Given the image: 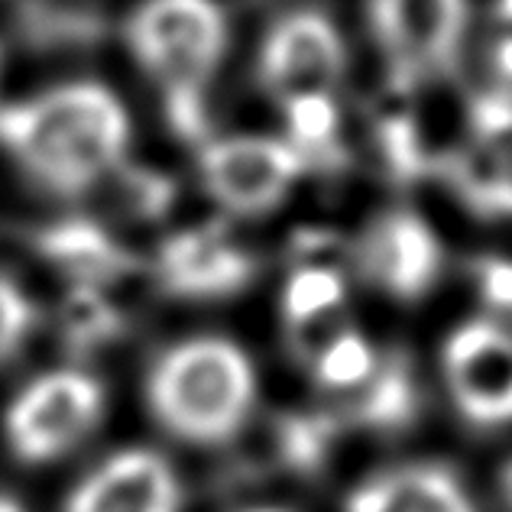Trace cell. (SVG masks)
Wrapping results in <instances>:
<instances>
[{
  "instance_id": "cell-1",
  "label": "cell",
  "mask_w": 512,
  "mask_h": 512,
  "mask_svg": "<svg viewBox=\"0 0 512 512\" xmlns=\"http://www.w3.org/2000/svg\"><path fill=\"white\" fill-rule=\"evenodd\" d=\"M130 117L104 85L72 82L0 107V146L49 188L75 198L124 163Z\"/></svg>"
},
{
  "instance_id": "cell-2",
  "label": "cell",
  "mask_w": 512,
  "mask_h": 512,
  "mask_svg": "<svg viewBox=\"0 0 512 512\" xmlns=\"http://www.w3.org/2000/svg\"><path fill=\"white\" fill-rule=\"evenodd\" d=\"M253 399V363L224 338L175 344L156 357L146 376V402L159 428L201 448L231 441L250 419Z\"/></svg>"
},
{
  "instance_id": "cell-3",
  "label": "cell",
  "mask_w": 512,
  "mask_h": 512,
  "mask_svg": "<svg viewBox=\"0 0 512 512\" xmlns=\"http://www.w3.org/2000/svg\"><path fill=\"white\" fill-rule=\"evenodd\" d=\"M133 56L163 91L182 140H205V91L227 49V17L214 0H143L127 20Z\"/></svg>"
},
{
  "instance_id": "cell-4",
  "label": "cell",
  "mask_w": 512,
  "mask_h": 512,
  "mask_svg": "<svg viewBox=\"0 0 512 512\" xmlns=\"http://www.w3.org/2000/svg\"><path fill=\"white\" fill-rule=\"evenodd\" d=\"M104 415V389L85 370H49L13 396L4 435L23 464H52L75 451Z\"/></svg>"
},
{
  "instance_id": "cell-5",
  "label": "cell",
  "mask_w": 512,
  "mask_h": 512,
  "mask_svg": "<svg viewBox=\"0 0 512 512\" xmlns=\"http://www.w3.org/2000/svg\"><path fill=\"white\" fill-rule=\"evenodd\" d=\"M370 23L389 72L412 88L454 65L467 30V0H373Z\"/></svg>"
},
{
  "instance_id": "cell-6",
  "label": "cell",
  "mask_w": 512,
  "mask_h": 512,
  "mask_svg": "<svg viewBox=\"0 0 512 512\" xmlns=\"http://www.w3.org/2000/svg\"><path fill=\"white\" fill-rule=\"evenodd\" d=\"M201 182L221 208L234 214H263L276 208L305 169L289 140L224 137L201 146Z\"/></svg>"
},
{
  "instance_id": "cell-7",
  "label": "cell",
  "mask_w": 512,
  "mask_h": 512,
  "mask_svg": "<svg viewBox=\"0 0 512 512\" xmlns=\"http://www.w3.org/2000/svg\"><path fill=\"white\" fill-rule=\"evenodd\" d=\"M344 69L347 52L341 33L325 13H289L263 39L260 78L282 107L302 98H334Z\"/></svg>"
},
{
  "instance_id": "cell-8",
  "label": "cell",
  "mask_w": 512,
  "mask_h": 512,
  "mask_svg": "<svg viewBox=\"0 0 512 512\" xmlns=\"http://www.w3.org/2000/svg\"><path fill=\"white\" fill-rule=\"evenodd\" d=\"M444 380L470 425L512 422V334L490 321H467L444 344Z\"/></svg>"
},
{
  "instance_id": "cell-9",
  "label": "cell",
  "mask_w": 512,
  "mask_h": 512,
  "mask_svg": "<svg viewBox=\"0 0 512 512\" xmlns=\"http://www.w3.org/2000/svg\"><path fill=\"white\" fill-rule=\"evenodd\" d=\"M444 172L467 205L483 214H512V98L490 91L470 107V137Z\"/></svg>"
},
{
  "instance_id": "cell-10",
  "label": "cell",
  "mask_w": 512,
  "mask_h": 512,
  "mask_svg": "<svg viewBox=\"0 0 512 512\" xmlns=\"http://www.w3.org/2000/svg\"><path fill=\"white\" fill-rule=\"evenodd\" d=\"M182 483L163 454L127 448L88 470L62 512H179Z\"/></svg>"
},
{
  "instance_id": "cell-11",
  "label": "cell",
  "mask_w": 512,
  "mask_h": 512,
  "mask_svg": "<svg viewBox=\"0 0 512 512\" xmlns=\"http://www.w3.org/2000/svg\"><path fill=\"white\" fill-rule=\"evenodd\" d=\"M363 276L396 299H419L431 289L441 269V247L431 227L412 214H386L357 247Z\"/></svg>"
},
{
  "instance_id": "cell-12",
  "label": "cell",
  "mask_w": 512,
  "mask_h": 512,
  "mask_svg": "<svg viewBox=\"0 0 512 512\" xmlns=\"http://www.w3.org/2000/svg\"><path fill=\"white\" fill-rule=\"evenodd\" d=\"M250 276L253 260L214 224L175 234L159 250V279L182 299H221L244 289Z\"/></svg>"
},
{
  "instance_id": "cell-13",
  "label": "cell",
  "mask_w": 512,
  "mask_h": 512,
  "mask_svg": "<svg viewBox=\"0 0 512 512\" xmlns=\"http://www.w3.org/2000/svg\"><path fill=\"white\" fill-rule=\"evenodd\" d=\"M344 512H474V506L448 467L406 464L363 480Z\"/></svg>"
},
{
  "instance_id": "cell-14",
  "label": "cell",
  "mask_w": 512,
  "mask_h": 512,
  "mask_svg": "<svg viewBox=\"0 0 512 512\" xmlns=\"http://www.w3.org/2000/svg\"><path fill=\"white\" fill-rule=\"evenodd\" d=\"M36 250L65 276H72V286L104 289L107 282L124 279L130 269H137L127 247H120L101 224L85 218L59 221L39 231Z\"/></svg>"
},
{
  "instance_id": "cell-15",
  "label": "cell",
  "mask_w": 512,
  "mask_h": 512,
  "mask_svg": "<svg viewBox=\"0 0 512 512\" xmlns=\"http://www.w3.org/2000/svg\"><path fill=\"white\" fill-rule=\"evenodd\" d=\"M357 399V419L373 428H402L415 415V383L406 363H376Z\"/></svg>"
},
{
  "instance_id": "cell-16",
  "label": "cell",
  "mask_w": 512,
  "mask_h": 512,
  "mask_svg": "<svg viewBox=\"0 0 512 512\" xmlns=\"http://www.w3.org/2000/svg\"><path fill=\"white\" fill-rule=\"evenodd\" d=\"M341 302H344V279L331 266L299 263L292 269L286 289H282V312H286V321L295 331L328 318Z\"/></svg>"
},
{
  "instance_id": "cell-17",
  "label": "cell",
  "mask_w": 512,
  "mask_h": 512,
  "mask_svg": "<svg viewBox=\"0 0 512 512\" xmlns=\"http://www.w3.org/2000/svg\"><path fill=\"white\" fill-rule=\"evenodd\" d=\"M315 376L328 389H360L376 370L373 347L357 331H338L315 350Z\"/></svg>"
},
{
  "instance_id": "cell-18",
  "label": "cell",
  "mask_w": 512,
  "mask_h": 512,
  "mask_svg": "<svg viewBox=\"0 0 512 512\" xmlns=\"http://www.w3.org/2000/svg\"><path fill=\"white\" fill-rule=\"evenodd\" d=\"M62 325H65V341L75 350H91L104 341H111L124 321H120L117 308L104 299L101 289L72 286L69 295H65Z\"/></svg>"
},
{
  "instance_id": "cell-19",
  "label": "cell",
  "mask_w": 512,
  "mask_h": 512,
  "mask_svg": "<svg viewBox=\"0 0 512 512\" xmlns=\"http://www.w3.org/2000/svg\"><path fill=\"white\" fill-rule=\"evenodd\" d=\"M289 143L305 163L312 153L338 150V104L334 98H302L286 104Z\"/></svg>"
},
{
  "instance_id": "cell-20",
  "label": "cell",
  "mask_w": 512,
  "mask_h": 512,
  "mask_svg": "<svg viewBox=\"0 0 512 512\" xmlns=\"http://www.w3.org/2000/svg\"><path fill=\"white\" fill-rule=\"evenodd\" d=\"M33 302L13 279L0 276V367L20 354L33 331Z\"/></svg>"
},
{
  "instance_id": "cell-21",
  "label": "cell",
  "mask_w": 512,
  "mask_h": 512,
  "mask_svg": "<svg viewBox=\"0 0 512 512\" xmlns=\"http://www.w3.org/2000/svg\"><path fill=\"white\" fill-rule=\"evenodd\" d=\"M130 182V198H133V208L146 218H156V214H166L172 198H175V188L166 175L159 172H146V169H137L127 175Z\"/></svg>"
},
{
  "instance_id": "cell-22",
  "label": "cell",
  "mask_w": 512,
  "mask_h": 512,
  "mask_svg": "<svg viewBox=\"0 0 512 512\" xmlns=\"http://www.w3.org/2000/svg\"><path fill=\"white\" fill-rule=\"evenodd\" d=\"M480 292L493 308L512 312V263L509 260H483L480 263Z\"/></svg>"
},
{
  "instance_id": "cell-23",
  "label": "cell",
  "mask_w": 512,
  "mask_h": 512,
  "mask_svg": "<svg viewBox=\"0 0 512 512\" xmlns=\"http://www.w3.org/2000/svg\"><path fill=\"white\" fill-rule=\"evenodd\" d=\"M286 441L295 461H312V457L321 454V444H325V428H321V422H292Z\"/></svg>"
},
{
  "instance_id": "cell-24",
  "label": "cell",
  "mask_w": 512,
  "mask_h": 512,
  "mask_svg": "<svg viewBox=\"0 0 512 512\" xmlns=\"http://www.w3.org/2000/svg\"><path fill=\"white\" fill-rule=\"evenodd\" d=\"M493 65L503 82H512V33H503L493 46Z\"/></svg>"
},
{
  "instance_id": "cell-25",
  "label": "cell",
  "mask_w": 512,
  "mask_h": 512,
  "mask_svg": "<svg viewBox=\"0 0 512 512\" xmlns=\"http://www.w3.org/2000/svg\"><path fill=\"white\" fill-rule=\"evenodd\" d=\"M496 17H500L503 30H509L512 26V0H500V4H496Z\"/></svg>"
},
{
  "instance_id": "cell-26",
  "label": "cell",
  "mask_w": 512,
  "mask_h": 512,
  "mask_svg": "<svg viewBox=\"0 0 512 512\" xmlns=\"http://www.w3.org/2000/svg\"><path fill=\"white\" fill-rule=\"evenodd\" d=\"M503 496H506V506L512 509V464L503 470Z\"/></svg>"
},
{
  "instance_id": "cell-27",
  "label": "cell",
  "mask_w": 512,
  "mask_h": 512,
  "mask_svg": "<svg viewBox=\"0 0 512 512\" xmlns=\"http://www.w3.org/2000/svg\"><path fill=\"white\" fill-rule=\"evenodd\" d=\"M0 512H26L17 500H10V496H0Z\"/></svg>"
},
{
  "instance_id": "cell-28",
  "label": "cell",
  "mask_w": 512,
  "mask_h": 512,
  "mask_svg": "<svg viewBox=\"0 0 512 512\" xmlns=\"http://www.w3.org/2000/svg\"><path fill=\"white\" fill-rule=\"evenodd\" d=\"M250 512H282V509H250Z\"/></svg>"
},
{
  "instance_id": "cell-29",
  "label": "cell",
  "mask_w": 512,
  "mask_h": 512,
  "mask_svg": "<svg viewBox=\"0 0 512 512\" xmlns=\"http://www.w3.org/2000/svg\"><path fill=\"white\" fill-rule=\"evenodd\" d=\"M506 33H512V26H509V30H506Z\"/></svg>"
}]
</instances>
